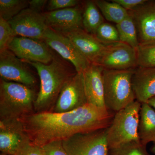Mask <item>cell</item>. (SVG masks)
Wrapping results in <instances>:
<instances>
[{
    "instance_id": "cell-21",
    "label": "cell",
    "mask_w": 155,
    "mask_h": 155,
    "mask_svg": "<svg viewBox=\"0 0 155 155\" xmlns=\"http://www.w3.org/2000/svg\"><path fill=\"white\" fill-rule=\"evenodd\" d=\"M97 8L104 18L110 22L116 24L122 22L129 15L128 11L118 3L107 2L104 0H94Z\"/></svg>"
},
{
    "instance_id": "cell-5",
    "label": "cell",
    "mask_w": 155,
    "mask_h": 155,
    "mask_svg": "<svg viewBox=\"0 0 155 155\" xmlns=\"http://www.w3.org/2000/svg\"><path fill=\"white\" fill-rule=\"evenodd\" d=\"M141 104L135 100L126 107L115 113L107 129L109 149L132 141H140L138 134L140 110Z\"/></svg>"
},
{
    "instance_id": "cell-3",
    "label": "cell",
    "mask_w": 155,
    "mask_h": 155,
    "mask_svg": "<svg viewBox=\"0 0 155 155\" xmlns=\"http://www.w3.org/2000/svg\"><path fill=\"white\" fill-rule=\"evenodd\" d=\"M36 97L29 87L2 79L0 83L1 120L19 119L32 114Z\"/></svg>"
},
{
    "instance_id": "cell-13",
    "label": "cell",
    "mask_w": 155,
    "mask_h": 155,
    "mask_svg": "<svg viewBox=\"0 0 155 155\" xmlns=\"http://www.w3.org/2000/svg\"><path fill=\"white\" fill-rule=\"evenodd\" d=\"M25 64L8 49L0 52V75L2 79L29 87L33 86L36 83V79Z\"/></svg>"
},
{
    "instance_id": "cell-10",
    "label": "cell",
    "mask_w": 155,
    "mask_h": 155,
    "mask_svg": "<svg viewBox=\"0 0 155 155\" xmlns=\"http://www.w3.org/2000/svg\"><path fill=\"white\" fill-rule=\"evenodd\" d=\"M86 104L87 101L84 85L83 72H76L61 90L53 112H69Z\"/></svg>"
},
{
    "instance_id": "cell-35",
    "label": "cell",
    "mask_w": 155,
    "mask_h": 155,
    "mask_svg": "<svg viewBox=\"0 0 155 155\" xmlns=\"http://www.w3.org/2000/svg\"><path fill=\"white\" fill-rule=\"evenodd\" d=\"M1 155H8L6 154L3 153H2L1 154Z\"/></svg>"
},
{
    "instance_id": "cell-32",
    "label": "cell",
    "mask_w": 155,
    "mask_h": 155,
    "mask_svg": "<svg viewBox=\"0 0 155 155\" xmlns=\"http://www.w3.org/2000/svg\"><path fill=\"white\" fill-rule=\"evenodd\" d=\"M17 155H43L41 148L31 144L25 147Z\"/></svg>"
},
{
    "instance_id": "cell-33",
    "label": "cell",
    "mask_w": 155,
    "mask_h": 155,
    "mask_svg": "<svg viewBox=\"0 0 155 155\" xmlns=\"http://www.w3.org/2000/svg\"><path fill=\"white\" fill-rule=\"evenodd\" d=\"M147 103L151 107H152L155 110V97L152 98Z\"/></svg>"
},
{
    "instance_id": "cell-24",
    "label": "cell",
    "mask_w": 155,
    "mask_h": 155,
    "mask_svg": "<svg viewBox=\"0 0 155 155\" xmlns=\"http://www.w3.org/2000/svg\"><path fill=\"white\" fill-rule=\"evenodd\" d=\"M146 146L140 141H132L109 149L108 155H150Z\"/></svg>"
},
{
    "instance_id": "cell-8",
    "label": "cell",
    "mask_w": 155,
    "mask_h": 155,
    "mask_svg": "<svg viewBox=\"0 0 155 155\" xmlns=\"http://www.w3.org/2000/svg\"><path fill=\"white\" fill-rule=\"evenodd\" d=\"M42 41L62 58L71 63L76 72H83L91 64L67 37L49 27Z\"/></svg>"
},
{
    "instance_id": "cell-25",
    "label": "cell",
    "mask_w": 155,
    "mask_h": 155,
    "mask_svg": "<svg viewBox=\"0 0 155 155\" xmlns=\"http://www.w3.org/2000/svg\"><path fill=\"white\" fill-rule=\"evenodd\" d=\"M136 51L137 67H155V44L139 45Z\"/></svg>"
},
{
    "instance_id": "cell-26",
    "label": "cell",
    "mask_w": 155,
    "mask_h": 155,
    "mask_svg": "<svg viewBox=\"0 0 155 155\" xmlns=\"http://www.w3.org/2000/svg\"><path fill=\"white\" fill-rule=\"evenodd\" d=\"M94 36L105 45L121 42L116 26L107 22H104L99 27Z\"/></svg>"
},
{
    "instance_id": "cell-4",
    "label": "cell",
    "mask_w": 155,
    "mask_h": 155,
    "mask_svg": "<svg viewBox=\"0 0 155 155\" xmlns=\"http://www.w3.org/2000/svg\"><path fill=\"white\" fill-rule=\"evenodd\" d=\"M135 69H104V101L107 110L116 113L135 101L132 84V76Z\"/></svg>"
},
{
    "instance_id": "cell-17",
    "label": "cell",
    "mask_w": 155,
    "mask_h": 155,
    "mask_svg": "<svg viewBox=\"0 0 155 155\" xmlns=\"http://www.w3.org/2000/svg\"><path fill=\"white\" fill-rule=\"evenodd\" d=\"M98 64H91L83 72L84 85L87 104L105 107L104 101L103 71Z\"/></svg>"
},
{
    "instance_id": "cell-30",
    "label": "cell",
    "mask_w": 155,
    "mask_h": 155,
    "mask_svg": "<svg viewBox=\"0 0 155 155\" xmlns=\"http://www.w3.org/2000/svg\"><path fill=\"white\" fill-rule=\"evenodd\" d=\"M119 4L127 11H131L143 5L147 0H112Z\"/></svg>"
},
{
    "instance_id": "cell-16",
    "label": "cell",
    "mask_w": 155,
    "mask_h": 155,
    "mask_svg": "<svg viewBox=\"0 0 155 155\" xmlns=\"http://www.w3.org/2000/svg\"><path fill=\"white\" fill-rule=\"evenodd\" d=\"M63 35L71 41L91 64L98 63L107 48V45L100 42L94 35L83 28H78Z\"/></svg>"
},
{
    "instance_id": "cell-7",
    "label": "cell",
    "mask_w": 155,
    "mask_h": 155,
    "mask_svg": "<svg viewBox=\"0 0 155 155\" xmlns=\"http://www.w3.org/2000/svg\"><path fill=\"white\" fill-rule=\"evenodd\" d=\"M8 49L24 61L48 64L54 59L50 48L44 41L21 36H15Z\"/></svg>"
},
{
    "instance_id": "cell-31",
    "label": "cell",
    "mask_w": 155,
    "mask_h": 155,
    "mask_svg": "<svg viewBox=\"0 0 155 155\" xmlns=\"http://www.w3.org/2000/svg\"><path fill=\"white\" fill-rule=\"evenodd\" d=\"M46 0H31L28 1V8L31 10L38 12L41 13L45 6H46L48 3Z\"/></svg>"
},
{
    "instance_id": "cell-9",
    "label": "cell",
    "mask_w": 155,
    "mask_h": 155,
    "mask_svg": "<svg viewBox=\"0 0 155 155\" xmlns=\"http://www.w3.org/2000/svg\"><path fill=\"white\" fill-rule=\"evenodd\" d=\"M31 144L19 119L0 120V150L8 155H17Z\"/></svg>"
},
{
    "instance_id": "cell-18",
    "label": "cell",
    "mask_w": 155,
    "mask_h": 155,
    "mask_svg": "<svg viewBox=\"0 0 155 155\" xmlns=\"http://www.w3.org/2000/svg\"><path fill=\"white\" fill-rule=\"evenodd\" d=\"M132 84L136 100L140 104L147 102L155 97V67H137Z\"/></svg>"
},
{
    "instance_id": "cell-19",
    "label": "cell",
    "mask_w": 155,
    "mask_h": 155,
    "mask_svg": "<svg viewBox=\"0 0 155 155\" xmlns=\"http://www.w3.org/2000/svg\"><path fill=\"white\" fill-rule=\"evenodd\" d=\"M138 134L145 146L155 142V110L147 103H142L140 110Z\"/></svg>"
},
{
    "instance_id": "cell-2",
    "label": "cell",
    "mask_w": 155,
    "mask_h": 155,
    "mask_svg": "<svg viewBox=\"0 0 155 155\" xmlns=\"http://www.w3.org/2000/svg\"><path fill=\"white\" fill-rule=\"evenodd\" d=\"M24 61L34 67L40 79V88L34 103L37 113L47 111L55 102L65 84L73 73L64 62L54 59L48 64Z\"/></svg>"
},
{
    "instance_id": "cell-6",
    "label": "cell",
    "mask_w": 155,
    "mask_h": 155,
    "mask_svg": "<svg viewBox=\"0 0 155 155\" xmlns=\"http://www.w3.org/2000/svg\"><path fill=\"white\" fill-rule=\"evenodd\" d=\"M107 129L80 133L63 140L68 155H108Z\"/></svg>"
},
{
    "instance_id": "cell-23",
    "label": "cell",
    "mask_w": 155,
    "mask_h": 155,
    "mask_svg": "<svg viewBox=\"0 0 155 155\" xmlns=\"http://www.w3.org/2000/svg\"><path fill=\"white\" fill-rule=\"evenodd\" d=\"M28 7L26 0H0V17L10 21Z\"/></svg>"
},
{
    "instance_id": "cell-14",
    "label": "cell",
    "mask_w": 155,
    "mask_h": 155,
    "mask_svg": "<svg viewBox=\"0 0 155 155\" xmlns=\"http://www.w3.org/2000/svg\"><path fill=\"white\" fill-rule=\"evenodd\" d=\"M128 12L134 20L139 45L155 44V1H147Z\"/></svg>"
},
{
    "instance_id": "cell-15",
    "label": "cell",
    "mask_w": 155,
    "mask_h": 155,
    "mask_svg": "<svg viewBox=\"0 0 155 155\" xmlns=\"http://www.w3.org/2000/svg\"><path fill=\"white\" fill-rule=\"evenodd\" d=\"M83 11L76 6L74 8L45 12L43 14L49 28L64 35L78 28H83Z\"/></svg>"
},
{
    "instance_id": "cell-1",
    "label": "cell",
    "mask_w": 155,
    "mask_h": 155,
    "mask_svg": "<svg viewBox=\"0 0 155 155\" xmlns=\"http://www.w3.org/2000/svg\"><path fill=\"white\" fill-rule=\"evenodd\" d=\"M115 114L106 107L87 104L69 112L32 113L19 120L31 144L41 148L51 142L63 141L78 134L107 129Z\"/></svg>"
},
{
    "instance_id": "cell-36",
    "label": "cell",
    "mask_w": 155,
    "mask_h": 155,
    "mask_svg": "<svg viewBox=\"0 0 155 155\" xmlns=\"http://www.w3.org/2000/svg\"><path fill=\"white\" fill-rule=\"evenodd\" d=\"M43 153V155H45V154H44V153Z\"/></svg>"
},
{
    "instance_id": "cell-11",
    "label": "cell",
    "mask_w": 155,
    "mask_h": 155,
    "mask_svg": "<svg viewBox=\"0 0 155 155\" xmlns=\"http://www.w3.org/2000/svg\"><path fill=\"white\" fill-rule=\"evenodd\" d=\"M8 22L16 36L40 40H42L48 28L43 13L35 12L29 8L24 9Z\"/></svg>"
},
{
    "instance_id": "cell-12",
    "label": "cell",
    "mask_w": 155,
    "mask_h": 155,
    "mask_svg": "<svg viewBox=\"0 0 155 155\" xmlns=\"http://www.w3.org/2000/svg\"><path fill=\"white\" fill-rule=\"evenodd\" d=\"M97 64L108 70L135 69L137 67L136 51L121 42L108 45Z\"/></svg>"
},
{
    "instance_id": "cell-20",
    "label": "cell",
    "mask_w": 155,
    "mask_h": 155,
    "mask_svg": "<svg viewBox=\"0 0 155 155\" xmlns=\"http://www.w3.org/2000/svg\"><path fill=\"white\" fill-rule=\"evenodd\" d=\"M104 22V18L100 13L94 1H88L84 6L82 15L83 29L95 35L99 27Z\"/></svg>"
},
{
    "instance_id": "cell-29",
    "label": "cell",
    "mask_w": 155,
    "mask_h": 155,
    "mask_svg": "<svg viewBox=\"0 0 155 155\" xmlns=\"http://www.w3.org/2000/svg\"><path fill=\"white\" fill-rule=\"evenodd\" d=\"M41 149L45 155H68L64 149L63 141L61 140L50 142Z\"/></svg>"
},
{
    "instance_id": "cell-27",
    "label": "cell",
    "mask_w": 155,
    "mask_h": 155,
    "mask_svg": "<svg viewBox=\"0 0 155 155\" xmlns=\"http://www.w3.org/2000/svg\"><path fill=\"white\" fill-rule=\"evenodd\" d=\"M15 36L8 22L0 17V52L8 49L9 43Z\"/></svg>"
},
{
    "instance_id": "cell-34",
    "label": "cell",
    "mask_w": 155,
    "mask_h": 155,
    "mask_svg": "<svg viewBox=\"0 0 155 155\" xmlns=\"http://www.w3.org/2000/svg\"><path fill=\"white\" fill-rule=\"evenodd\" d=\"M151 151L155 154V142H153V145L152 147Z\"/></svg>"
},
{
    "instance_id": "cell-28",
    "label": "cell",
    "mask_w": 155,
    "mask_h": 155,
    "mask_svg": "<svg viewBox=\"0 0 155 155\" xmlns=\"http://www.w3.org/2000/svg\"><path fill=\"white\" fill-rule=\"evenodd\" d=\"M80 3L78 0H50L46 5L48 12L76 7Z\"/></svg>"
},
{
    "instance_id": "cell-22",
    "label": "cell",
    "mask_w": 155,
    "mask_h": 155,
    "mask_svg": "<svg viewBox=\"0 0 155 155\" xmlns=\"http://www.w3.org/2000/svg\"><path fill=\"white\" fill-rule=\"evenodd\" d=\"M116 27L119 32L120 41L136 49L139 43L136 27L131 15L129 14L122 22L116 24Z\"/></svg>"
}]
</instances>
